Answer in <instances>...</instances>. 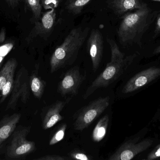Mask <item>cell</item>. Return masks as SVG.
Returning a JSON list of instances; mask_svg holds the SVG:
<instances>
[{
    "mask_svg": "<svg viewBox=\"0 0 160 160\" xmlns=\"http://www.w3.org/2000/svg\"><path fill=\"white\" fill-rule=\"evenodd\" d=\"M111 51V61L104 70L92 82L83 95V99L88 98L98 89L105 88L126 74L133 65L137 54L126 55L120 51L113 39L107 38Z\"/></svg>",
    "mask_w": 160,
    "mask_h": 160,
    "instance_id": "cell-1",
    "label": "cell"
},
{
    "mask_svg": "<svg viewBox=\"0 0 160 160\" xmlns=\"http://www.w3.org/2000/svg\"><path fill=\"white\" fill-rule=\"evenodd\" d=\"M89 28L78 27L72 29L62 44L55 49L50 59L51 73L74 64L88 36Z\"/></svg>",
    "mask_w": 160,
    "mask_h": 160,
    "instance_id": "cell-2",
    "label": "cell"
},
{
    "mask_svg": "<svg viewBox=\"0 0 160 160\" xmlns=\"http://www.w3.org/2000/svg\"><path fill=\"white\" fill-rule=\"evenodd\" d=\"M154 17L153 11L147 4L125 14L118 30L120 43L128 45L139 42L154 20Z\"/></svg>",
    "mask_w": 160,
    "mask_h": 160,
    "instance_id": "cell-3",
    "label": "cell"
},
{
    "mask_svg": "<svg viewBox=\"0 0 160 160\" xmlns=\"http://www.w3.org/2000/svg\"><path fill=\"white\" fill-rule=\"evenodd\" d=\"M151 129L148 124L139 132L127 137L120 146L109 157V160H131L138 158L148 151L159 140L156 134L148 136Z\"/></svg>",
    "mask_w": 160,
    "mask_h": 160,
    "instance_id": "cell-4",
    "label": "cell"
},
{
    "mask_svg": "<svg viewBox=\"0 0 160 160\" xmlns=\"http://www.w3.org/2000/svg\"><path fill=\"white\" fill-rule=\"evenodd\" d=\"M160 80V63L141 66L132 72L120 89L124 97L134 95L147 89Z\"/></svg>",
    "mask_w": 160,
    "mask_h": 160,
    "instance_id": "cell-5",
    "label": "cell"
},
{
    "mask_svg": "<svg viewBox=\"0 0 160 160\" xmlns=\"http://www.w3.org/2000/svg\"><path fill=\"white\" fill-rule=\"evenodd\" d=\"M109 96L101 97L89 102L74 115V129L82 131L88 127L110 105Z\"/></svg>",
    "mask_w": 160,
    "mask_h": 160,
    "instance_id": "cell-6",
    "label": "cell"
},
{
    "mask_svg": "<svg viewBox=\"0 0 160 160\" xmlns=\"http://www.w3.org/2000/svg\"><path fill=\"white\" fill-rule=\"evenodd\" d=\"M31 129V126L24 127L14 132L11 142L7 148V158H22L36 150L34 142L27 140V136L30 133Z\"/></svg>",
    "mask_w": 160,
    "mask_h": 160,
    "instance_id": "cell-7",
    "label": "cell"
},
{
    "mask_svg": "<svg viewBox=\"0 0 160 160\" xmlns=\"http://www.w3.org/2000/svg\"><path fill=\"white\" fill-rule=\"evenodd\" d=\"M30 77L28 71L22 68L17 74L5 111L15 109L19 100L26 103L30 98Z\"/></svg>",
    "mask_w": 160,
    "mask_h": 160,
    "instance_id": "cell-8",
    "label": "cell"
},
{
    "mask_svg": "<svg viewBox=\"0 0 160 160\" xmlns=\"http://www.w3.org/2000/svg\"><path fill=\"white\" fill-rule=\"evenodd\" d=\"M85 79V74H82L78 66L71 68L65 73L58 84L57 91L63 97L76 95Z\"/></svg>",
    "mask_w": 160,
    "mask_h": 160,
    "instance_id": "cell-9",
    "label": "cell"
},
{
    "mask_svg": "<svg viewBox=\"0 0 160 160\" xmlns=\"http://www.w3.org/2000/svg\"><path fill=\"white\" fill-rule=\"evenodd\" d=\"M104 41L102 34L99 30L92 29L87 40V49L88 52L94 72L99 67L102 59L104 47Z\"/></svg>",
    "mask_w": 160,
    "mask_h": 160,
    "instance_id": "cell-10",
    "label": "cell"
},
{
    "mask_svg": "<svg viewBox=\"0 0 160 160\" xmlns=\"http://www.w3.org/2000/svg\"><path fill=\"white\" fill-rule=\"evenodd\" d=\"M70 100L71 98H68L64 101H57L45 109L42 115L43 129H49L64 119L61 113Z\"/></svg>",
    "mask_w": 160,
    "mask_h": 160,
    "instance_id": "cell-11",
    "label": "cell"
},
{
    "mask_svg": "<svg viewBox=\"0 0 160 160\" xmlns=\"http://www.w3.org/2000/svg\"><path fill=\"white\" fill-rule=\"evenodd\" d=\"M55 9H50L41 16L27 38L30 41L38 36L46 35L52 31L56 21Z\"/></svg>",
    "mask_w": 160,
    "mask_h": 160,
    "instance_id": "cell-12",
    "label": "cell"
},
{
    "mask_svg": "<svg viewBox=\"0 0 160 160\" xmlns=\"http://www.w3.org/2000/svg\"><path fill=\"white\" fill-rule=\"evenodd\" d=\"M108 4L114 13L119 16L142 8L147 5L144 0H108Z\"/></svg>",
    "mask_w": 160,
    "mask_h": 160,
    "instance_id": "cell-13",
    "label": "cell"
},
{
    "mask_svg": "<svg viewBox=\"0 0 160 160\" xmlns=\"http://www.w3.org/2000/svg\"><path fill=\"white\" fill-rule=\"evenodd\" d=\"M21 116V114H13L6 116L0 121V146L13 134Z\"/></svg>",
    "mask_w": 160,
    "mask_h": 160,
    "instance_id": "cell-14",
    "label": "cell"
},
{
    "mask_svg": "<svg viewBox=\"0 0 160 160\" xmlns=\"http://www.w3.org/2000/svg\"><path fill=\"white\" fill-rule=\"evenodd\" d=\"M38 66L32 72L30 77V86L33 95L40 99L45 92L47 83L38 75Z\"/></svg>",
    "mask_w": 160,
    "mask_h": 160,
    "instance_id": "cell-15",
    "label": "cell"
},
{
    "mask_svg": "<svg viewBox=\"0 0 160 160\" xmlns=\"http://www.w3.org/2000/svg\"><path fill=\"white\" fill-rule=\"evenodd\" d=\"M110 118L108 115L102 117L96 125L92 132V138L95 142H99L106 136Z\"/></svg>",
    "mask_w": 160,
    "mask_h": 160,
    "instance_id": "cell-16",
    "label": "cell"
},
{
    "mask_svg": "<svg viewBox=\"0 0 160 160\" xmlns=\"http://www.w3.org/2000/svg\"><path fill=\"white\" fill-rule=\"evenodd\" d=\"M18 62L15 58L9 59L0 70V93L8 79L12 70L17 68Z\"/></svg>",
    "mask_w": 160,
    "mask_h": 160,
    "instance_id": "cell-17",
    "label": "cell"
},
{
    "mask_svg": "<svg viewBox=\"0 0 160 160\" xmlns=\"http://www.w3.org/2000/svg\"><path fill=\"white\" fill-rule=\"evenodd\" d=\"M67 125L63 123L58 126L55 129L53 130L51 135L50 139L49 142L50 146L55 145L61 141H62L65 136Z\"/></svg>",
    "mask_w": 160,
    "mask_h": 160,
    "instance_id": "cell-18",
    "label": "cell"
},
{
    "mask_svg": "<svg viewBox=\"0 0 160 160\" xmlns=\"http://www.w3.org/2000/svg\"><path fill=\"white\" fill-rule=\"evenodd\" d=\"M92 0H69L66 6L68 11L72 14L78 15L82 12L85 6Z\"/></svg>",
    "mask_w": 160,
    "mask_h": 160,
    "instance_id": "cell-19",
    "label": "cell"
},
{
    "mask_svg": "<svg viewBox=\"0 0 160 160\" xmlns=\"http://www.w3.org/2000/svg\"><path fill=\"white\" fill-rule=\"evenodd\" d=\"M142 160H160V138L158 142L144 154L137 159Z\"/></svg>",
    "mask_w": 160,
    "mask_h": 160,
    "instance_id": "cell-20",
    "label": "cell"
},
{
    "mask_svg": "<svg viewBox=\"0 0 160 160\" xmlns=\"http://www.w3.org/2000/svg\"><path fill=\"white\" fill-rule=\"evenodd\" d=\"M16 68L12 70V71L10 72L7 81L5 85H4L2 89L1 92V98L0 100V103H2L5 101L6 99L7 98L8 95H9L12 89H13V86H14V74H15V71H16Z\"/></svg>",
    "mask_w": 160,
    "mask_h": 160,
    "instance_id": "cell-21",
    "label": "cell"
},
{
    "mask_svg": "<svg viewBox=\"0 0 160 160\" xmlns=\"http://www.w3.org/2000/svg\"><path fill=\"white\" fill-rule=\"evenodd\" d=\"M28 6L32 12L36 20H38L41 17L42 7L41 5V0H25Z\"/></svg>",
    "mask_w": 160,
    "mask_h": 160,
    "instance_id": "cell-22",
    "label": "cell"
},
{
    "mask_svg": "<svg viewBox=\"0 0 160 160\" xmlns=\"http://www.w3.org/2000/svg\"><path fill=\"white\" fill-rule=\"evenodd\" d=\"M70 159L80 160H92L93 157L88 155L85 152L79 149H74L68 154Z\"/></svg>",
    "mask_w": 160,
    "mask_h": 160,
    "instance_id": "cell-23",
    "label": "cell"
},
{
    "mask_svg": "<svg viewBox=\"0 0 160 160\" xmlns=\"http://www.w3.org/2000/svg\"><path fill=\"white\" fill-rule=\"evenodd\" d=\"M148 124L151 129L154 128L157 131V134L160 137V106Z\"/></svg>",
    "mask_w": 160,
    "mask_h": 160,
    "instance_id": "cell-24",
    "label": "cell"
},
{
    "mask_svg": "<svg viewBox=\"0 0 160 160\" xmlns=\"http://www.w3.org/2000/svg\"><path fill=\"white\" fill-rule=\"evenodd\" d=\"M62 0H41V6L45 9H55L59 6Z\"/></svg>",
    "mask_w": 160,
    "mask_h": 160,
    "instance_id": "cell-25",
    "label": "cell"
},
{
    "mask_svg": "<svg viewBox=\"0 0 160 160\" xmlns=\"http://www.w3.org/2000/svg\"><path fill=\"white\" fill-rule=\"evenodd\" d=\"M14 47L12 43H8L0 46V57H5L7 55Z\"/></svg>",
    "mask_w": 160,
    "mask_h": 160,
    "instance_id": "cell-26",
    "label": "cell"
},
{
    "mask_svg": "<svg viewBox=\"0 0 160 160\" xmlns=\"http://www.w3.org/2000/svg\"><path fill=\"white\" fill-rule=\"evenodd\" d=\"M38 160H68L70 159L69 157H63L56 155H48L40 157L36 159Z\"/></svg>",
    "mask_w": 160,
    "mask_h": 160,
    "instance_id": "cell-27",
    "label": "cell"
},
{
    "mask_svg": "<svg viewBox=\"0 0 160 160\" xmlns=\"http://www.w3.org/2000/svg\"><path fill=\"white\" fill-rule=\"evenodd\" d=\"M8 4L13 8L18 6L19 4L20 0H6Z\"/></svg>",
    "mask_w": 160,
    "mask_h": 160,
    "instance_id": "cell-28",
    "label": "cell"
},
{
    "mask_svg": "<svg viewBox=\"0 0 160 160\" xmlns=\"http://www.w3.org/2000/svg\"><path fill=\"white\" fill-rule=\"evenodd\" d=\"M155 32L156 36L160 33V13L157 19Z\"/></svg>",
    "mask_w": 160,
    "mask_h": 160,
    "instance_id": "cell-29",
    "label": "cell"
},
{
    "mask_svg": "<svg viewBox=\"0 0 160 160\" xmlns=\"http://www.w3.org/2000/svg\"><path fill=\"white\" fill-rule=\"evenodd\" d=\"M6 33L4 29H2L0 32V43H3L5 40Z\"/></svg>",
    "mask_w": 160,
    "mask_h": 160,
    "instance_id": "cell-30",
    "label": "cell"
},
{
    "mask_svg": "<svg viewBox=\"0 0 160 160\" xmlns=\"http://www.w3.org/2000/svg\"><path fill=\"white\" fill-rule=\"evenodd\" d=\"M160 54V46L156 48L152 53V55H158Z\"/></svg>",
    "mask_w": 160,
    "mask_h": 160,
    "instance_id": "cell-31",
    "label": "cell"
},
{
    "mask_svg": "<svg viewBox=\"0 0 160 160\" xmlns=\"http://www.w3.org/2000/svg\"><path fill=\"white\" fill-rule=\"evenodd\" d=\"M4 57H0V65H2V62L3 60Z\"/></svg>",
    "mask_w": 160,
    "mask_h": 160,
    "instance_id": "cell-32",
    "label": "cell"
},
{
    "mask_svg": "<svg viewBox=\"0 0 160 160\" xmlns=\"http://www.w3.org/2000/svg\"><path fill=\"white\" fill-rule=\"evenodd\" d=\"M152 1H154V2H160V0H151Z\"/></svg>",
    "mask_w": 160,
    "mask_h": 160,
    "instance_id": "cell-33",
    "label": "cell"
},
{
    "mask_svg": "<svg viewBox=\"0 0 160 160\" xmlns=\"http://www.w3.org/2000/svg\"><path fill=\"white\" fill-rule=\"evenodd\" d=\"M1 65H0V68H1Z\"/></svg>",
    "mask_w": 160,
    "mask_h": 160,
    "instance_id": "cell-34",
    "label": "cell"
}]
</instances>
